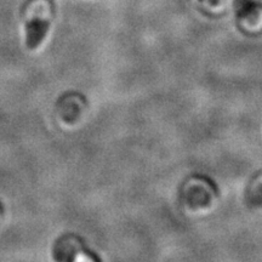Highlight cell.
Listing matches in <instances>:
<instances>
[{
  "label": "cell",
  "instance_id": "obj_4",
  "mask_svg": "<svg viewBox=\"0 0 262 262\" xmlns=\"http://www.w3.org/2000/svg\"><path fill=\"white\" fill-rule=\"evenodd\" d=\"M3 221V206H2V203H0V224H2Z\"/></svg>",
  "mask_w": 262,
  "mask_h": 262
},
{
  "label": "cell",
  "instance_id": "obj_1",
  "mask_svg": "<svg viewBox=\"0 0 262 262\" xmlns=\"http://www.w3.org/2000/svg\"><path fill=\"white\" fill-rule=\"evenodd\" d=\"M55 17L51 0H27L21 9L25 44L28 51H38L50 34Z\"/></svg>",
  "mask_w": 262,
  "mask_h": 262
},
{
  "label": "cell",
  "instance_id": "obj_2",
  "mask_svg": "<svg viewBox=\"0 0 262 262\" xmlns=\"http://www.w3.org/2000/svg\"><path fill=\"white\" fill-rule=\"evenodd\" d=\"M52 253H54L55 260L62 262L88 258L85 256V249L80 239L72 234H66L58 238L52 249Z\"/></svg>",
  "mask_w": 262,
  "mask_h": 262
},
{
  "label": "cell",
  "instance_id": "obj_3",
  "mask_svg": "<svg viewBox=\"0 0 262 262\" xmlns=\"http://www.w3.org/2000/svg\"><path fill=\"white\" fill-rule=\"evenodd\" d=\"M235 12L242 21L255 24L262 21V3L260 0H237L235 2Z\"/></svg>",
  "mask_w": 262,
  "mask_h": 262
}]
</instances>
